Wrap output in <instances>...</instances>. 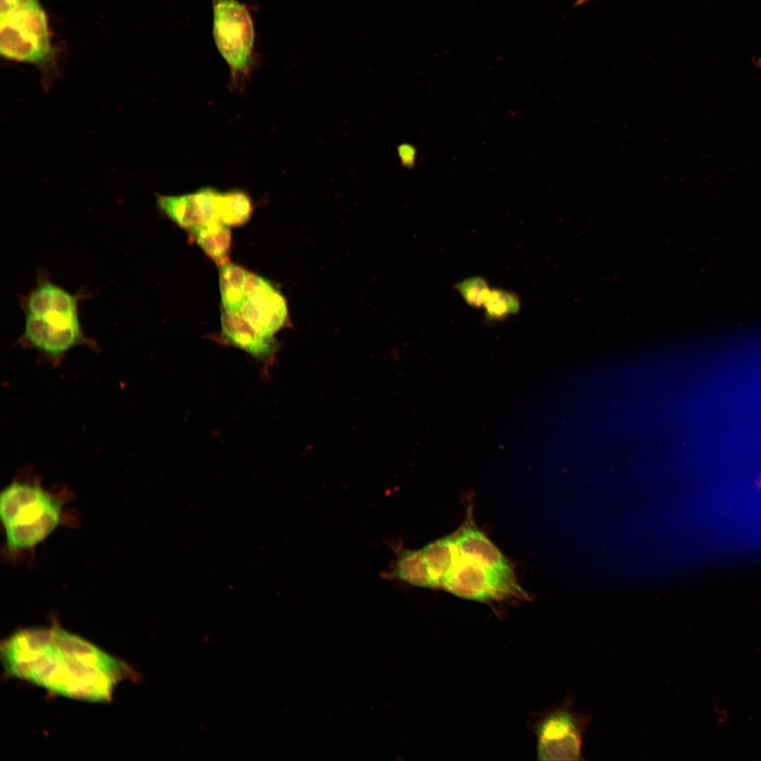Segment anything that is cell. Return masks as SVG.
<instances>
[{
  "mask_svg": "<svg viewBox=\"0 0 761 761\" xmlns=\"http://www.w3.org/2000/svg\"><path fill=\"white\" fill-rule=\"evenodd\" d=\"M211 3L216 47L228 66L230 89L242 92L259 58L251 12L239 0H211Z\"/></svg>",
  "mask_w": 761,
  "mask_h": 761,
  "instance_id": "cell-4",
  "label": "cell"
},
{
  "mask_svg": "<svg viewBox=\"0 0 761 761\" xmlns=\"http://www.w3.org/2000/svg\"><path fill=\"white\" fill-rule=\"evenodd\" d=\"M253 210L249 195L240 190L221 192L218 216L221 222L228 225H241L249 218Z\"/></svg>",
  "mask_w": 761,
  "mask_h": 761,
  "instance_id": "cell-16",
  "label": "cell"
},
{
  "mask_svg": "<svg viewBox=\"0 0 761 761\" xmlns=\"http://www.w3.org/2000/svg\"><path fill=\"white\" fill-rule=\"evenodd\" d=\"M588 1H590V0H576V2L575 3V6H581V5L588 2Z\"/></svg>",
  "mask_w": 761,
  "mask_h": 761,
  "instance_id": "cell-22",
  "label": "cell"
},
{
  "mask_svg": "<svg viewBox=\"0 0 761 761\" xmlns=\"http://www.w3.org/2000/svg\"><path fill=\"white\" fill-rule=\"evenodd\" d=\"M239 314L259 335L273 338L287 319V309L283 295L268 281L248 271L245 302Z\"/></svg>",
  "mask_w": 761,
  "mask_h": 761,
  "instance_id": "cell-8",
  "label": "cell"
},
{
  "mask_svg": "<svg viewBox=\"0 0 761 761\" xmlns=\"http://www.w3.org/2000/svg\"><path fill=\"white\" fill-rule=\"evenodd\" d=\"M760 485H761V478H760Z\"/></svg>",
  "mask_w": 761,
  "mask_h": 761,
  "instance_id": "cell-23",
  "label": "cell"
},
{
  "mask_svg": "<svg viewBox=\"0 0 761 761\" xmlns=\"http://www.w3.org/2000/svg\"><path fill=\"white\" fill-rule=\"evenodd\" d=\"M0 652L9 676L81 701L109 702L120 681L136 676L123 660L56 625L18 631Z\"/></svg>",
  "mask_w": 761,
  "mask_h": 761,
  "instance_id": "cell-1",
  "label": "cell"
},
{
  "mask_svg": "<svg viewBox=\"0 0 761 761\" xmlns=\"http://www.w3.org/2000/svg\"><path fill=\"white\" fill-rule=\"evenodd\" d=\"M397 154L400 164L407 169L413 168L417 161L418 150L410 143H402L397 147Z\"/></svg>",
  "mask_w": 761,
  "mask_h": 761,
  "instance_id": "cell-19",
  "label": "cell"
},
{
  "mask_svg": "<svg viewBox=\"0 0 761 761\" xmlns=\"http://www.w3.org/2000/svg\"><path fill=\"white\" fill-rule=\"evenodd\" d=\"M156 203L163 214L189 230L215 220L214 190L211 187L181 195L156 194Z\"/></svg>",
  "mask_w": 761,
  "mask_h": 761,
  "instance_id": "cell-9",
  "label": "cell"
},
{
  "mask_svg": "<svg viewBox=\"0 0 761 761\" xmlns=\"http://www.w3.org/2000/svg\"><path fill=\"white\" fill-rule=\"evenodd\" d=\"M23 1L24 0H1L0 18L17 8Z\"/></svg>",
  "mask_w": 761,
  "mask_h": 761,
  "instance_id": "cell-20",
  "label": "cell"
},
{
  "mask_svg": "<svg viewBox=\"0 0 761 761\" xmlns=\"http://www.w3.org/2000/svg\"><path fill=\"white\" fill-rule=\"evenodd\" d=\"M84 297L66 290L44 294L23 311L25 316L22 340L47 355L61 356L85 343L79 315Z\"/></svg>",
  "mask_w": 761,
  "mask_h": 761,
  "instance_id": "cell-3",
  "label": "cell"
},
{
  "mask_svg": "<svg viewBox=\"0 0 761 761\" xmlns=\"http://www.w3.org/2000/svg\"><path fill=\"white\" fill-rule=\"evenodd\" d=\"M421 550L433 578L440 588L443 578L458 555L454 533L426 545Z\"/></svg>",
  "mask_w": 761,
  "mask_h": 761,
  "instance_id": "cell-15",
  "label": "cell"
},
{
  "mask_svg": "<svg viewBox=\"0 0 761 761\" xmlns=\"http://www.w3.org/2000/svg\"><path fill=\"white\" fill-rule=\"evenodd\" d=\"M388 576L414 586L437 588L439 585L433 578L421 550H404L398 555Z\"/></svg>",
  "mask_w": 761,
  "mask_h": 761,
  "instance_id": "cell-13",
  "label": "cell"
},
{
  "mask_svg": "<svg viewBox=\"0 0 761 761\" xmlns=\"http://www.w3.org/2000/svg\"><path fill=\"white\" fill-rule=\"evenodd\" d=\"M456 289L466 303L472 307H483L491 289L481 276L467 278L456 285Z\"/></svg>",
  "mask_w": 761,
  "mask_h": 761,
  "instance_id": "cell-18",
  "label": "cell"
},
{
  "mask_svg": "<svg viewBox=\"0 0 761 761\" xmlns=\"http://www.w3.org/2000/svg\"><path fill=\"white\" fill-rule=\"evenodd\" d=\"M754 63L757 67L761 69V56L754 60Z\"/></svg>",
  "mask_w": 761,
  "mask_h": 761,
  "instance_id": "cell-21",
  "label": "cell"
},
{
  "mask_svg": "<svg viewBox=\"0 0 761 761\" xmlns=\"http://www.w3.org/2000/svg\"><path fill=\"white\" fill-rule=\"evenodd\" d=\"M574 697L568 693L564 700L536 713L531 729L536 737L540 760H584L583 738L591 717L574 709Z\"/></svg>",
  "mask_w": 761,
  "mask_h": 761,
  "instance_id": "cell-6",
  "label": "cell"
},
{
  "mask_svg": "<svg viewBox=\"0 0 761 761\" xmlns=\"http://www.w3.org/2000/svg\"><path fill=\"white\" fill-rule=\"evenodd\" d=\"M247 271L227 261L219 266V284L223 307L239 314L245 302V283Z\"/></svg>",
  "mask_w": 761,
  "mask_h": 761,
  "instance_id": "cell-14",
  "label": "cell"
},
{
  "mask_svg": "<svg viewBox=\"0 0 761 761\" xmlns=\"http://www.w3.org/2000/svg\"><path fill=\"white\" fill-rule=\"evenodd\" d=\"M190 231L191 237L218 266L229 261L231 232L229 225L221 221L207 223Z\"/></svg>",
  "mask_w": 761,
  "mask_h": 761,
  "instance_id": "cell-12",
  "label": "cell"
},
{
  "mask_svg": "<svg viewBox=\"0 0 761 761\" xmlns=\"http://www.w3.org/2000/svg\"><path fill=\"white\" fill-rule=\"evenodd\" d=\"M63 501L41 485L15 481L0 494V519L7 548L27 550L44 541L61 521Z\"/></svg>",
  "mask_w": 761,
  "mask_h": 761,
  "instance_id": "cell-2",
  "label": "cell"
},
{
  "mask_svg": "<svg viewBox=\"0 0 761 761\" xmlns=\"http://www.w3.org/2000/svg\"><path fill=\"white\" fill-rule=\"evenodd\" d=\"M222 333L226 341L261 359L268 358L276 349L274 338L259 335L239 314L224 307L221 313Z\"/></svg>",
  "mask_w": 761,
  "mask_h": 761,
  "instance_id": "cell-11",
  "label": "cell"
},
{
  "mask_svg": "<svg viewBox=\"0 0 761 761\" xmlns=\"http://www.w3.org/2000/svg\"><path fill=\"white\" fill-rule=\"evenodd\" d=\"M440 588L459 598L485 603L526 598L514 573L494 569L459 552Z\"/></svg>",
  "mask_w": 761,
  "mask_h": 761,
  "instance_id": "cell-7",
  "label": "cell"
},
{
  "mask_svg": "<svg viewBox=\"0 0 761 761\" xmlns=\"http://www.w3.org/2000/svg\"><path fill=\"white\" fill-rule=\"evenodd\" d=\"M0 53L6 59L48 70L53 51L47 16L38 0H24L0 18Z\"/></svg>",
  "mask_w": 761,
  "mask_h": 761,
  "instance_id": "cell-5",
  "label": "cell"
},
{
  "mask_svg": "<svg viewBox=\"0 0 761 761\" xmlns=\"http://www.w3.org/2000/svg\"><path fill=\"white\" fill-rule=\"evenodd\" d=\"M483 307L487 321H502L519 311L520 299L516 293L491 289Z\"/></svg>",
  "mask_w": 761,
  "mask_h": 761,
  "instance_id": "cell-17",
  "label": "cell"
},
{
  "mask_svg": "<svg viewBox=\"0 0 761 761\" xmlns=\"http://www.w3.org/2000/svg\"><path fill=\"white\" fill-rule=\"evenodd\" d=\"M459 554L485 566L503 572L514 573L513 568L499 548L478 528L471 514L454 533Z\"/></svg>",
  "mask_w": 761,
  "mask_h": 761,
  "instance_id": "cell-10",
  "label": "cell"
}]
</instances>
